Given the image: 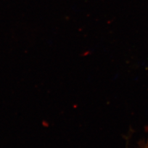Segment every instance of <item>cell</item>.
I'll use <instances>...</instances> for the list:
<instances>
[{
	"label": "cell",
	"mask_w": 148,
	"mask_h": 148,
	"mask_svg": "<svg viewBox=\"0 0 148 148\" xmlns=\"http://www.w3.org/2000/svg\"><path fill=\"white\" fill-rule=\"evenodd\" d=\"M144 148H148V141H147L146 144L144 146Z\"/></svg>",
	"instance_id": "cell-1"
}]
</instances>
